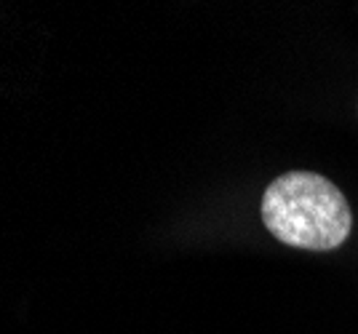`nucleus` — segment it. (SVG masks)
<instances>
[{"mask_svg": "<svg viewBox=\"0 0 358 334\" xmlns=\"http://www.w3.org/2000/svg\"><path fill=\"white\" fill-rule=\"evenodd\" d=\"M259 214L273 238L308 252H331L353 230V214L343 190L315 171L275 177L265 187Z\"/></svg>", "mask_w": 358, "mask_h": 334, "instance_id": "f257e3e1", "label": "nucleus"}]
</instances>
